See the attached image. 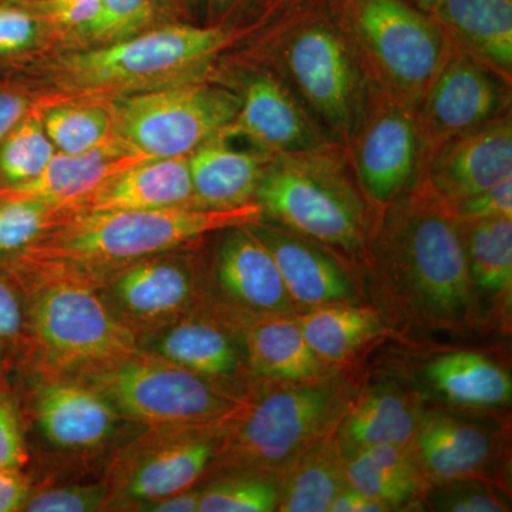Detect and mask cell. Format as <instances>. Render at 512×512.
I'll return each mask as SVG.
<instances>
[{
	"mask_svg": "<svg viewBox=\"0 0 512 512\" xmlns=\"http://www.w3.org/2000/svg\"><path fill=\"white\" fill-rule=\"evenodd\" d=\"M29 409L43 439L64 450H93L119 429L123 414L99 390L69 376H40Z\"/></svg>",
	"mask_w": 512,
	"mask_h": 512,
	"instance_id": "17",
	"label": "cell"
},
{
	"mask_svg": "<svg viewBox=\"0 0 512 512\" xmlns=\"http://www.w3.org/2000/svg\"><path fill=\"white\" fill-rule=\"evenodd\" d=\"M29 299L20 276L0 264V369L18 365L28 346Z\"/></svg>",
	"mask_w": 512,
	"mask_h": 512,
	"instance_id": "38",
	"label": "cell"
},
{
	"mask_svg": "<svg viewBox=\"0 0 512 512\" xmlns=\"http://www.w3.org/2000/svg\"><path fill=\"white\" fill-rule=\"evenodd\" d=\"M201 491L191 490L183 491L170 495V497L160 498V500L146 501L133 505L131 510L150 511V512H197L200 508Z\"/></svg>",
	"mask_w": 512,
	"mask_h": 512,
	"instance_id": "48",
	"label": "cell"
},
{
	"mask_svg": "<svg viewBox=\"0 0 512 512\" xmlns=\"http://www.w3.org/2000/svg\"><path fill=\"white\" fill-rule=\"evenodd\" d=\"M264 218L350 256H365L376 212L357 185L342 144L278 154L256 191Z\"/></svg>",
	"mask_w": 512,
	"mask_h": 512,
	"instance_id": "5",
	"label": "cell"
},
{
	"mask_svg": "<svg viewBox=\"0 0 512 512\" xmlns=\"http://www.w3.org/2000/svg\"><path fill=\"white\" fill-rule=\"evenodd\" d=\"M256 0H205V23L224 25L241 22L245 13L254 8Z\"/></svg>",
	"mask_w": 512,
	"mask_h": 512,
	"instance_id": "47",
	"label": "cell"
},
{
	"mask_svg": "<svg viewBox=\"0 0 512 512\" xmlns=\"http://www.w3.org/2000/svg\"><path fill=\"white\" fill-rule=\"evenodd\" d=\"M195 207L187 157L153 158L107 178L79 200L59 208L63 220L110 211Z\"/></svg>",
	"mask_w": 512,
	"mask_h": 512,
	"instance_id": "18",
	"label": "cell"
},
{
	"mask_svg": "<svg viewBox=\"0 0 512 512\" xmlns=\"http://www.w3.org/2000/svg\"><path fill=\"white\" fill-rule=\"evenodd\" d=\"M245 345L258 375L284 382H312L323 373V360L306 342L298 322L288 315H261L248 326Z\"/></svg>",
	"mask_w": 512,
	"mask_h": 512,
	"instance_id": "26",
	"label": "cell"
},
{
	"mask_svg": "<svg viewBox=\"0 0 512 512\" xmlns=\"http://www.w3.org/2000/svg\"><path fill=\"white\" fill-rule=\"evenodd\" d=\"M440 510L453 512H503L507 505L495 497L481 490H461L448 494L441 501Z\"/></svg>",
	"mask_w": 512,
	"mask_h": 512,
	"instance_id": "45",
	"label": "cell"
},
{
	"mask_svg": "<svg viewBox=\"0 0 512 512\" xmlns=\"http://www.w3.org/2000/svg\"><path fill=\"white\" fill-rule=\"evenodd\" d=\"M28 461L25 421L5 372L0 377V470H23Z\"/></svg>",
	"mask_w": 512,
	"mask_h": 512,
	"instance_id": "41",
	"label": "cell"
},
{
	"mask_svg": "<svg viewBox=\"0 0 512 512\" xmlns=\"http://www.w3.org/2000/svg\"><path fill=\"white\" fill-rule=\"evenodd\" d=\"M332 512H383L390 511V508L375 498L369 497V495L363 494L362 491L356 490V488L346 485L332 505L330 510Z\"/></svg>",
	"mask_w": 512,
	"mask_h": 512,
	"instance_id": "49",
	"label": "cell"
},
{
	"mask_svg": "<svg viewBox=\"0 0 512 512\" xmlns=\"http://www.w3.org/2000/svg\"><path fill=\"white\" fill-rule=\"evenodd\" d=\"M410 2H412L413 5H416L417 8L429 13L430 9L433 8L434 3H436V0H410Z\"/></svg>",
	"mask_w": 512,
	"mask_h": 512,
	"instance_id": "52",
	"label": "cell"
},
{
	"mask_svg": "<svg viewBox=\"0 0 512 512\" xmlns=\"http://www.w3.org/2000/svg\"><path fill=\"white\" fill-rule=\"evenodd\" d=\"M153 336L144 350L192 373L214 380L237 372L239 355L234 340L208 320L183 316Z\"/></svg>",
	"mask_w": 512,
	"mask_h": 512,
	"instance_id": "27",
	"label": "cell"
},
{
	"mask_svg": "<svg viewBox=\"0 0 512 512\" xmlns=\"http://www.w3.org/2000/svg\"><path fill=\"white\" fill-rule=\"evenodd\" d=\"M28 2H40V0H28Z\"/></svg>",
	"mask_w": 512,
	"mask_h": 512,
	"instance_id": "54",
	"label": "cell"
},
{
	"mask_svg": "<svg viewBox=\"0 0 512 512\" xmlns=\"http://www.w3.org/2000/svg\"><path fill=\"white\" fill-rule=\"evenodd\" d=\"M295 470L279 498L282 512H328L348 485L338 444L320 441L296 458Z\"/></svg>",
	"mask_w": 512,
	"mask_h": 512,
	"instance_id": "30",
	"label": "cell"
},
{
	"mask_svg": "<svg viewBox=\"0 0 512 512\" xmlns=\"http://www.w3.org/2000/svg\"><path fill=\"white\" fill-rule=\"evenodd\" d=\"M414 448V457L424 473L448 483L480 473L493 453V440L476 424L447 414H434L421 421Z\"/></svg>",
	"mask_w": 512,
	"mask_h": 512,
	"instance_id": "24",
	"label": "cell"
},
{
	"mask_svg": "<svg viewBox=\"0 0 512 512\" xmlns=\"http://www.w3.org/2000/svg\"><path fill=\"white\" fill-rule=\"evenodd\" d=\"M348 387L305 382L244 397L218 423L217 457L229 467L275 468L295 461L325 439L348 409Z\"/></svg>",
	"mask_w": 512,
	"mask_h": 512,
	"instance_id": "8",
	"label": "cell"
},
{
	"mask_svg": "<svg viewBox=\"0 0 512 512\" xmlns=\"http://www.w3.org/2000/svg\"><path fill=\"white\" fill-rule=\"evenodd\" d=\"M56 151L43 126L42 111L33 104L0 144V188L33 180Z\"/></svg>",
	"mask_w": 512,
	"mask_h": 512,
	"instance_id": "35",
	"label": "cell"
},
{
	"mask_svg": "<svg viewBox=\"0 0 512 512\" xmlns=\"http://www.w3.org/2000/svg\"><path fill=\"white\" fill-rule=\"evenodd\" d=\"M262 220L256 201L227 210L175 207L74 215L2 265L29 279H76L96 286L103 276L140 259Z\"/></svg>",
	"mask_w": 512,
	"mask_h": 512,
	"instance_id": "2",
	"label": "cell"
},
{
	"mask_svg": "<svg viewBox=\"0 0 512 512\" xmlns=\"http://www.w3.org/2000/svg\"><path fill=\"white\" fill-rule=\"evenodd\" d=\"M429 15L454 50L512 84V0H436Z\"/></svg>",
	"mask_w": 512,
	"mask_h": 512,
	"instance_id": "20",
	"label": "cell"
},
{
	"mask_svg": "<svg viewBox=\"0 0 512 512\" xmlns=\"http://www.w3.org/2000/svg\"><path fill=\"white\" fill-rule=\"evenodd\" d=\"M32 487L23 470H0V512L23 511Z\"/></svg>",
	"mask_w": 512,
	"mask_h": 512,
	"instance_id": "46",
	"label": "cell"
},
{
	"mask_svg": "<svg viewBox=\"0 0 512 512\" xmlns=\"http://www.w3.org/2000/svg\"><path fill=\"white\" fill-rule=\"evenodd\" d=\"M55 205L26 200H0V264L22 254L37 238L62 222Z\"/></svg>",
	"mask_w": 512,
	"mask_h": 512,
	"instance_id": "37",
	"label": "cell"
},
{
	"mask_svg": "<svg viewBox=\"0 0 512 512\" xmlns=\"http://www.w3.org/2000/svg\"><path fill=\"white\" fill-rule=\"evenodd\" d=\"M170 254L148 256L123 266L96 285L111 312L137 338L171 325L190 308L195 291L190 265Z\"/></svg>",
	"mask_w": 512,
	"mask_h": 512,
	"instance_id": "15",
	"label": "cell"
},
{
	"mask_svg": "<svg viewBox=\"0 0 512 512\" xmlns=\"http://www.w3.org/2000/svg\"><path fill=\"white\" fill-rule=\"evenodd\" d=\"M511 89L512 84L453 49L414 106L426 161L447 141L510 113Z\"/></svg>",
	"mask_w": 512,
	"mask_h": 512,
	"instance_id": "13",
	"label": "cell"
},
{
	"mask_svg": "<svg viewBox=\"0 0 512 512\" xmlns=\"http://www.w3.org/2000/svg\"><path fill=\"white\" fill-rule=\"evenodd\" d=\"M217 424L153 427L130 450L121 473H114L111 498L120 490L114 501L120 498L119 507L130 510L194 488L217 458Z\"/></svg>",
	"mask_w": 512,
	"mask_h": 512,
	"instance_id": "14",
	"label": "cell"
},
{
	"mask_svg": "<svg viewBox=\"0 0 512 512\" xmlns=\"http://www.w3.org/2000/svg\"><path fill=\"white\" fill-rule=\"evenodd\" d=\"M272 158L252 144L235 147L222 133L211 138L188 156L195 205L227 210L255 201Z\"/></svg>",
	"mask_w": 512,
	"mask_h": 512,
	"instance_id": "21",
	"label": "cell"
},
{
	"mask_svg": "<svg viewBox=\"0 0 512 512\" xmlns=\"http://www.w3.org/2000/svg\"><path fill=\"white\" fill-rule=\"evenodd\" d=\"M424 417L407 394L376 389L350 410L338 443L342 458L373 446L413 447Z\"/></svg>",
	"mask_w": 512,
	"mask_h": 512,
	"instance_id": "25",
	"label": "cell"
},
{
	"mask_svg": "<svg viewBox=\"0 0 512 512\" xmlns=\"http://www.w3.org/2000/svg\"><path fill=\"white\" fill-rule=\"evenodd\" d=\"M249 228L274 256L292 303L313 309L355 301L348 274L328 248L281 225L268 224L265 218Z\"/></svg>",
	"mask_w": 512,
	"mask_h": 512,
	"instance_id": "19",
	"label": "cell"
},
{
	"mask_svg": "<svg viewBox=\"0 0 512 512\" xmlns=\"http://www.w3.org/2000/svg\"><path fill=\"white\" fill-rule=\"evenodd\" d=\"M3 373H5V370L0 369V377H2Z\"/></svg>",
	"mask_w": 512,
	"mask_h": 512,
	"instance_id": "53",
	"label": "cell"
},
{
	"mask_svg": "<svg viewBox=\"0 0 512 512\" xmlns=\"http://www.w3.org/2000/svg\"><path fill=\"white\" fill-rule=\"evenodd\" d=\"M255 16L224 25L171 20L110 45L32 57L6 70L39 109L73 101H109L185 82L211 72L221 56L271 22Z\"/></svg>",
	"mask_w": 512,
	"mask_h": 512,
	"instance_id": "1",
	"label": "cell"
},
{
	"mask_svg": "<svg viewBox=\"0 0 512 512\" xmlns=\"http://www.w3.org/2000/svg\"><path fill=\"white\" fill-rule=\"evenodd\" d=\"M245 56L278 74L313 119L345 146L376 92L329 0H302L272 19Z\"/></svg>",
	"mask_w": 512,
	"mask_h": 512,
	"instance_id": "3",
	"label": "cell"
},
{
	"mask_svg": "<svg viewBox=\"0 0 512 512\" xmlns=\"http://www.w3.org/2000/svg\"><path fill=\"white\" fill-rule=\"evenodd\" d=\"M111 504L110 484L73 485L30 493L23 511L89 512Z\"/></svg>",
	"mask_w": 512,
	"mask_h": 512,
	"instance_id": "40",
	"label": "cell"
},
{
	"mask_svg": "<svg viewBox=\"0 0 512 512\" xmlns=\"http://www.w3.org/2000/svg\"><path fill=\"white\" fill-rule=\"evenodd\" d=\"M76 379L104 394L124 419L148 427L217 424L244 399L141 348L119 363Z\"/></svg>",
	"mask_w": 512,
	"mask_h": 512,
	"instance_id": "10",
	"label": "cell"
},
{
	"mask_svg": "<svg viewBox=\"0 0 512 512\" xmlns=\"http://www.w3.org/2000/svg\"><path fill=\"white\" fill-rule=\"evenodd\" d=\"M437 392L448 402L470 409L505 406L510 403L511 377L480 353L457 352L437 357L427 369Z\"/></svg>",
	"mask_w": 512,
	"mask_h": 512,
	"instance_id": "29",
	"label": "cell"
},
{
	"mask_svg": "<svg viewBox=\"0 0 512 512\" xmlns=\"http://www.w3.org/2000/svg\"><path fill=\"white\" fill-rule=\"evenodd\" d=\"M346 483L392 510L420 494L423 474L412 447L373 446L343 458Z\"/></svg>",
	"mask_w": 512,
	"mask_h": 512,
	"instance_id": "28",
	"label": "cell"
},
{
	"mask_svg": "<svg viewBox=\"0 0 512 512\" xmlns=\"http://www.w3.org/2000/svg\"><path fill=\"white\" fill-rule=\"evenodd\" d=\"M296 322L313 352L326 362L346 359L379 328L375 313L350 305L319 306Z\"/></svg>",
	"mask_w": 512,
	"mask_h": 512,
	"instance_id": "32",
	"label": "cell"
},
{
	"mask_svg": "<svg viewBox=\"0 0 512 512\" xmlns=\"http://www.w3.org/2000/svg\"><path fill=\"white\" fill-rule=\"evenodd\" d=\"M210 73L103 101L116 140L150 158H174L190 156L221 134L237 117L241 101Z\"/></svg>",
	"mask_w": 512,
	"mask_h": 512,
	"instance_id": "9",
	"label": "cell"
},
{
	"mask_svg": "<svg viewBox=\"0 0 512 512\" xmlns=\"http://www.w3.org/2000/svg\"><path fill=\"white\" fill-rule=\"evenodd\" d=\"M302 2V0H256L254 8V16H269V18H276L279 13L284 12L285 9L291 8L295 3Z\"/></svg>",
	"mask_w": 512,
	"mask_h": 512,
	"instance_id": "51",
	"label": "cell"
},
{
	"mask_svg": "<svg viewBox=\"0 0 512 512\" xmlns=\"http://www.w3.org/2000/svg\"><path fill=\"white\" fill-rule=\"evenodd\" d=\"M463 232L468 271L474 288L490 296L512 289V218L458 222Z\"/></svg>",
	"mask_w": 512,
	"mask_h": 512,
	"instance_id": "31",
	"label": "cell"
},
{
	"mask_svg": "<svg viewBox=\"0 0 512 512\" xmlns=\"http://www.w3.org/2000/svg\"><path fill=\"white\" fill-rule=\"evenodd\" d=\"M46 37H56L39 10L26 0H0V72L36 56Z\"/></svg>",
	"mask_w": 512,
	"mask_h": 512,
	"instance_id": "36",
	"label": "cell"
},
{
	"mask_svg": "<svg viewBox=\"0 0 512 512\" xmlns=\"http://www.w3.org/2000/svg\"><path fill=\"white\" fill-rule=\"evenodd\" d=\"M511 175L512 111L437 148L419 185L450 207Z\"/></svg>",
	"mask_w": 512,
	"mask_h": 512,
	"instance_id": "16",
	"label": "cell"
},
{
	"mask_svg": "<svg viewBox=\"0 0 512 512\" xmlns=\"http://www.w3.org/2000/svg\"><path fill=\"white\" fill-rule=\"evenodd\" d=\"M448 208L456 220L463 224L495 218H512V175Z\"/></svg>",
	"mask_w": 512,
	"mask_h": 512,
	"instance_id": "42",
	"label": "cell"
},
{
	"mask_svg": "<svg viewBox=\"0 0 512 512\" xmlns=\"http://www.w3.org/2000/svg\"><path fill=\"white\" fill-rule=\"evenodd\" d=\"M278 488L268 478L229 477L201 490L200 512H269L278 508Z\"/></svg>",
	"mask_w": 512,
	"mask_h": 512,
	"instance_id": "39",
	"label": "cell"
},
{
	"mask_svg": "<svg viewBox=\"0 0 512 512\" xmlns=\"http://www.w3.org/2000/svg\"><path fill=\"white\" fill-rule=\"evenodd\" d=\"M20 279L29 299L28 346L12 370L83 377L140 349L136 333L111 312L96 286L66 278Z\"/></svg>",
	"mask_w": 512,
	"mask_h": 512,
	"instance_id": "6",
	"label": "cell"
},
{
	"mask_svg": "<svg viewBox=\"0 0 512 512\" xmlns=\"http://www.w3.org/2000/svg\"><path fill=\"white\" fill-rule=\"evenodd\" d=\"M153 158L137 153L119 140L87 153H56L33 180L0 188V200H26L64 207L79 200L107 178Z\"/></svg>",
	"mask_w": 512,
	"mask_h": 512,
	"instance_id": "23",
	"label": "cell"
},
{
	"mask_svg": "<svg viewBox=\"0 0 512 512\" xmlns=\"http://www.w3.org/2000/svg\"><path fill=\"white\" fill-rule=\"evenodd\" d=\"M217 278L234 301L262 315H288L292 301L271 251L249 225L225 229Z\"/></svg>",
	"mask_w": 512,
	"mask_h": 512,
	"instance_id": "22",
	"label": "cell"
},
{
	"mask_svg": "<svg viewBox=\"0 0 512 512\" xmlns=\"http://www.w3.org/2000/svg\"><path fill=\"white\" fill-rule=\"evenodd\" d=\"M40 111L47 136L59 153L76 156L116 141L113 119L103 101H73Z\"/></svg>",
	"mask_w": 512,
	"mask_h": 512,
	"instance_id": "34",
	"label": "cell"
},
{
	"mask_svg": "<svg viewBox=\"0 0 512 512\" xmlns=\"http://www.w3.org/2000/svg\"><path fill=\"white\" fill-rule=\"evenodd\" d=\"M100 2L101 0H40L29 3L39 10L57 39L63 42L96 18Z\"/></svg>",
	"mask_w": 512,
	"mask_h": 512,
	"instance_id": "43",
	"label": "cell"
},
{
	"mask_svg": "<svg viewBox=\"0 0 512 512\" xmlns=\"http://www.w3.org/2000/svg\"><path fill=\"white\" fill-rule=\"evenodd\" d=\"M238 94L239 111L222 134L245 140L272 156L303 153L338 143L302 106L288 84L264 64L242 56L211 70ZM340 144V143H339Z\"/></svg>",
	"mask_w": 512,
	"mask_h": 512,
	"instance_id": "11",
	"label": "cell"
},
{
	"mask_svg": "<svg viewBox=\"0 0 512 512\" xmlns=\"http://www.w3.org/2000/svg\"><path fill=\"white\" fill-rule=\"evenodd\" d=\"M171 20L180 19L168 0H101L96 18L63 43L73 49L110 45Z\"/></svg>",
	"mask_w": 512,
	"mask_h": 512,
	"instance_id": "33",
	"label": "cell"
},
{
	"mask_svg": "<svg viewBox=\"0 0 512 512\" xmlns=\"http://www.w3.org/2000/svg\"><path fill=\"white\" fill-rule=\"evenodd\" d=\"M377 94L416 106L453 47L410 0H329Z\"/></svg>",
	"mask_w": 512,
	"mask_h": 512,
	"instance_id": "7",
	"label": "cell"
},
{
	"mask_svg": "<svg viewBox=\"0 0 512 512\" xmlns=\"http://www.w3.org/2000/svg\"><path fill=\"white\" fill-rule=\"evenodd\" d=\"M168 5L175 18L190 22L197 18L198 13L204 12L205 0H168Z\"/></svg>",
	"mask_w": 512,
	"mask_h": 512,
	"instance_id": "50",
	"label": "cell"
},
{
	"mask_svg": "<svg viewBox=\"0 0 512 512\" xmlns=\"http://www.w3.org/2000/svg\"><path fill=\"white\" fill-rule=\"evenodd\" d=\"M32 107V94L15 77L0 73V144Z\"/></svg>",
	"mask_w": 512,
	"mask_h": 512,
	"instance_id": "44",
	"label": "cell"
},
{
	"mask_svg": "<svg viewBox=\"0 0 512 512\" xmlns=\"http://www.w3.org/2000/svg\"><path fill=\"white\" fill-rule=\"evenodd\" d=\"M369 252L426 315L451 322L470 313L474 286L463 232L426 188L417 185L379 215Z\"/></svg>",
	"mask_w": 512,
	"mask_h": 512,
	"instance_id": "4",
	"label": "cell"
},
{
	"mask_svg": "<svg viewBox=\"0 0 512 512\" xmlns=\"http://www.w3.org/2000/svg\"><path fill=\"white\" fill-rule=\"evenodd\" d=\"M343 148L353 177L377 218L420 183L426 158L410 104L376 94Z\"/></svg>",
	"mask_w": 512,
	"mask_h": 512,
	"instance_id": "12",
	"label": "cell"
}]
</instances>
